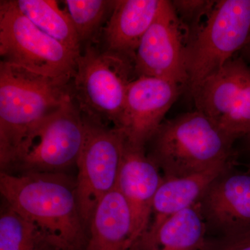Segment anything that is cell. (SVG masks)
I'll use <instances>...</instances> for the list:
<instances>
[{"mask_svg":"<svg viewBox=\"0 0 250 250\" xmlns=\"http://www.w3.org/2000/svg\"><path fill=\"white\" fill-rule=\"evenodd\" d=\"M183 30L170 1L164 0L135 54L134 70L138 77L188 85V41Z\"/></svg>","mask_w":250,"mask_h":250,"instance_id":"10","label":"cell"},{"mask_svg":"<svg viewBox=\"0 0 250 250\" xmlns=\"http://www.w3.org/2000/svg\"><path fill=\"white\" fill-rule=\"evenodd\" d=\"M163 180L160 169L146 154V147L126 142L116 188L129 205L140 245L149 229L153 202Z\"/></svg>","mask_w":250,"mask_h":250,"instance_id":"13","label":"cell"},{"mask_svg":"<svg viewBox=\"0 0 250 250\" xmlns=\"http://www.w3.org/2000/svg\"><path fill=\"white\" fill-rule=\"evenodd\" d=\"M250 39V0H219L187 44L190 90L236 56Z\"/></svg>","mask_w":250,"mask_h":250,"instance_id":"7","label":"cell"},{"mask_svg":"<svg viewBox=\"0 0 250 250\" xmlns=\"http://www.w3.org/2000/svg\"><path fill=\"white\" fill-rule=\"evenodd\" d=\"M233 165L230 161L186 177H164L153 202L154 219L143 237L155 232L172 215L198 203L215 179Z\"/></svg>","mask_w":250,"mask_h":250,"instance_id":"16","label":"cell"},{"mask_svg":"<svg viewBox=\"0 0 250 250\" xmlns=\"http://www.w3.org/2000/svg\"><path fill=\"white\" fill-rule=\"evenodd\" d=\"M164 0H118L104 29V51L131 61Z\"/></svg>","mask_w":250,"mask_h":250,"instance_id":"14","label":"cell"},{"mask_svg":"<svg viewBox=\"0 0 250 250\" xmlns=\"http://www.w3.org/2000/svg\"><path fill=\"white\" fill-rule=\"evenodd\" d=\"M207 225L200 202L167 219L152 234L143 237L140 250H205Z\"/></svg>","mask_w":250,"mask_h":250,"instance_id":"17","label":"cell"},{"mask_svg":"<svg viewBox=\"0 0 250 250\" xmlns=\"http://www.w3.org/2000/svg\"><path fill=\"white\" fill-rule=\"evenodd\" d=\"M84 118L85 139L77 162L76 182L81 216L88 230L99 203L116 188L126 140L122 130Z\"/></svg>","mask_w":250,"mask_h":250,"instance_id":"8","label":"cell"},{"mask_svg":"<svg viewBox=\"0 0 250 250\" xmlns=\"http://www.w3.org/2000/svg\"><path fill=\"white\" fill-rule=\"evenodd\" d=\"M132 70L131 61L102 52L91 43L85 46L77 59L72 82L74 100L82 114L104 125L109 122L118 128Z\"/></svg>","mask_w":250,"mask_h":250,"instance_id":"4","label":"cell"},{"mask_svg":"<svg viewBox=\"0 0 250 250\" xmlns=\"http://www.w3.org/2000/svg\"><path fill=\"white\" fill-rule=\"evenodd\" d=\"M196 111L234 141L250 138V66L235 56L190 89Z\"/></svg>","mask_w":250,"mask_h":250,"instance_id":"9","label":"cell"},{"mask_svg":"<svg viewBox=\"0 0 250 250\" xmlns=\"http://www.w3.org/2000/svg\"><path fill=\"white\" fill-rule=\"evenodd\" d=\"M0 250H59L35 225L4 201L0 213Z\"/></svg>","mask_w":250,"mask_h":250,"instance_id":"19","label":"cell"},{"mask_svg":"<svg viewBox=\"0 0 250 250\" xmlns=\"http://www.w3.org/2000/svg\"><path fill=\"white\" fill-rule=\"evenodd\" d=\"M72 82L0 62L1 171L31 131L73 98Z\"/></svg>","mask_w":250,"mask_h":250,"instance_id":"2","label":"cell"},{"mask_svg":"<svg viewBox=\"0 0 250 250\" xmlns=\"http://www.w3.org/2000/svg\"><path fill=\"white\" fill-rule=\"evenodd\" d=\"M231 168L215 179L199 202L205 220L225 237L250 230V172Z\"/></svg>","mask_w":250,"mask_h":250,"instance_id":"12","label":"cell"},{"mask_svg":"<svg viewBox=\"0 0 250 250\" xmlns=\"http://www.w3.org/2000/svg\"><path fill=\"white\" fill-rule=\"evenodd\" d=\"M18 9L46 34L80 55L81 44L68 13L54 0H16Z\"/></svg>","mask_w":250,"mask_h":250,"instance_id":"18","label":"cell"},{"mask_svg":"<svg viewBox=\"0 0 250 250\" xmlns=\"http://www.w3.org/2000/svg\"><path fill=\"white\" fill-rule=\"evenodd\" d=\"M85 134L84 116L72 98L31 131L4 172H65L77 165Z\"/></svg>","mask_w":250,"mask_h":250,"instance_id":"5","label":"cell"},{"mask_svg":"<svg viewBox=\"0 0 250 250\" xmlns=\"http://www.w3.org/2000/svg\"><path fill=\"white\" fill-rule=\"evenodd\" d=\"M171 4L184 29L188 42L200 27L202 18L207 17L216 2L208 0H174Z\"/></svg>","mask_w":250,"mask_h":250,"instance_id":"21","label":"cell"},{"mask_svg":"<svg viewBox=\"0 0 250 250\" xmlns=\"http://www.w3.org/2000/svg\"><path fill=\"white\" fill-rule=\"evenodd\" d=\"M64 2L82 46L83 42L90 43L98 34L104 21L113 12L116 1L66 0Z\"/></svg>","mask_w":250,"mask_h":250,"instance_id":"20","label":"cell"},{"mask_svg":"<svg viewBox=\"0 0 250 250\" xmlns=\"http://www.w3.org/2000/svg\"><path fill=\"white\" fill-rule=\"evenodd\" d=\"M83 250H140L129 205L116 188L97 207Z\"/></svg>","mask_w":250,"mask_h":250,"instance_id":"15","label":"cell"},{"mask_svg":"<svg viewBox=\"0 0 250 250\" xmlns=\"http://www.w3.org/2000/svg\"><path fill=\"white\" fill-rule=\"evenodd\" d=\"M181 87L171 81L151 77H138L129 82L118 128L126 142L146 147L178 98Z\"/></svg>","mask_w":250,"mask_h":250,"instance_id":"11","label":"cell"},{"mask_svg":"<svg viewBox=\"0 0 250 250\" xmlns=\"http://www.w3.org/2000/svg\"><path fill=\"white\" fill-rule=\"evenodd\" d=\"M240 57H241L250 66V39L246 46L240 52Z\"/></svg>","mask_w":250,"mask_h":250,"instance_id":"23","label":"cell"},{"mask_svg":"<svg viewBox=\"0 0 250 250\" xmlns=\"http://www.w3.org/2000/svg\"><path fill=\"white\" fill-rule=\"evenodd\" d=\"M249 139H250V138H249Z\"/></svg>","mask_w":250,"mask_h":250,"instance_id":"24","label":"cell"},{"mask_svg":"<svg viewBox=\"0 0 250 250\" xmlns=\"http://www.w3.org/2000/svg\"><path fill=\"white\" fill-rule=\"evenodd\" d=\"M1 62L52 78L72 80L80 57L52 39L18 9L16 0L0 1Z\"/></svg>","mask_w":250,"mask_h":250,"instance_id":"6","label":"cell"},{"mask_svg":"<svg viewBox=\"0 0 250 250\" xmlns=\"http://www.w3.org/2000/svg\"><path fill=\"white\" fill-rule=\"evenodd\" d=\"M205 250H250V230L236 236L224 237L215 244L208 243Z\"/></svg>","mask_w":250,"mask_h":250,"instance_id":"22","label":"cell"},{"mask_svg":"<svg viewBox=\"0 0 250 250\" xmlns=\"http://www.w3.org/2000/svg\"><path fill=\"white\" fill-rule=\"evenodd\" d=\"M4 201L35 225L59 250H83L88 230L82 216L76 178L65 172H0Z\"/></svg>","mask_w":250,"mask_h":250,"instance_id":"1","label":"cell"},{"mask_svg":"<svg viewBox=\"0 0 250 250\" xmlns=\"http://www.w3.org/2000/svg\"><path fill=\"white\" fill-rule=\"evenodd\" d=\"M147 155L165 178L186 177L233 161L234 141L196 111L164 121Z\"/></svg>","mask_w":250,"mask_h":250,"instance_id":"3","label":"cell"}]
</instances>
